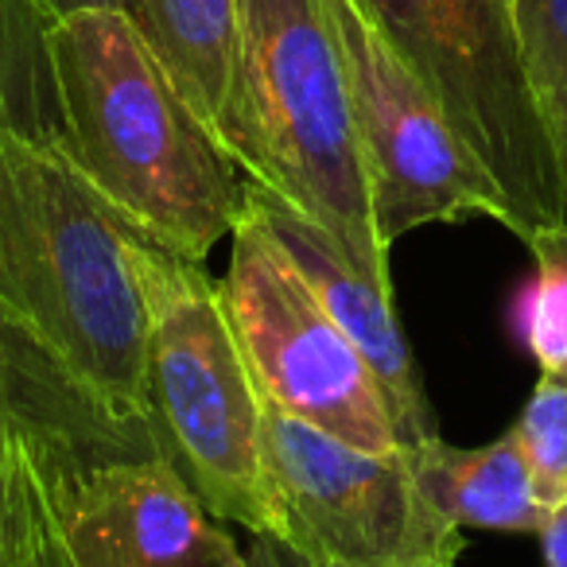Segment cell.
I'll return each mask as SVG.
<instances>
[{
  "instance_id": "6da1fadb",
  "label": "cell",
  "mask_w": 567,
  "mask_h": 567,
  "mask_svg": "<svg viewBox=\"0 0 567 567\" xmlns=\"http://www.w3.org/2000/svg\"><path fill=\"white\" fill-rule=\"evenodd\" d=\"M133 234L59 144L0 133V316L113 420L148 432Z\"/></svg>"
},
{
  "instance_id": "7a4b0ae2",
  "label": "cell",
  "mask_w": 567,
  "mask_h": 567,
  "mask_svg": "<svg viewBox=\"0 0 567 567\" xmlns=\"http://www.w3.org/2000/svg\"><path fill=\"white\" fill-rule=\"evenodd\" d=\"M63 136L82 175L164 249L203 265L249 210V175L175 90L121 9L51 28Z\"/></svg>"
},
{
  "instance_id": "3957f363",
  "label": "cell",
  "mask_w": 567,
  "mask_h": 567,
  "mask_svg": "<svg viewBox=\"0 0 567 567\" xmlns=\"http://www.w3.org/2000/svg\"><path fill=\"white\" fill-rule=\"evenodd\" d=\"M221 148L252 183L316 218L358 272L393 288L389 249L373 226L347 63L323 0H241Z\"/></svg>"
},
{
  "instance_id": "277c9868",
  "label": "cell",
  "mask_w": 567,
  "mask_h": 567,
  "mask_svg": "<svg viewBox=\"0 0 567 567\" xmlns=\"http://www.w3.org/2000/svg\"><path fill=\"white\" fill-rule=\"evenodd\" d=\"M133 268L148 303L144 393L152 447L218 520L268 533L265 393L221 284L141 229L133 234Z\"/></svg>"
},
{
  "instance_id": "5b68a950",
  "label": "cell",
  "mask_w": 567,
  "mask_h": 567,
  "mask_svg": "<svg viewBox=\"0 0 567 567\" xmlns=\"http://www.w3.org/2000/svg\"><path fill=\"white\" fill-rule=\"evenodd\" d=\"M447 125L486 167L528 241L567 221V195L520 66L509 0H362Z\"/></svg>"
},
{
  "instance_id": "8992f818",
  "label": "cell",
  "mask_w": 567,
  "mask_h": 567,
  "mask_svg": "<svg viewBox=\"0 0 567 567\" xmlns=\"http://www.w3.org/2000/svg\"><path fill=\"white\" fill-rule=\"evenodd\" d=\"M268 533L323 567H455L463 528L412 474L409 451H365L265 401Z\"/></svg>"
},
{
  "instance_id": "52a82bcc",
  "label": "cell",
  "mask_w": 567,
  "mask_h": 567,
  "mask_svg": "<svg viewBox=\"0 0 567 567\" xmlns=\"http://www.w3.org/2000/svg\"><path fill=\"white\" fill-rule=\"evenodd\" d=\"M218 284L268 404L365 451L401 447L365 358L249 210L229 234V268Z\"/></svg>"
},
{
  "instance_id": "ba28073f",
  "label": "cell",
  "mask_w": 567,
  "mask_h": 567,
  "mask_svg": "<svg viewBox=\"0 0 567 567\" xmlns=\"http://www.w3.org/2000/svg\"><path fill=\"white\" fill-rule=\"evenodd\" d=\"M347 63L350 110L370 183L381 245L432 221L494 218L509 229V206L471 156L427 86L362 0H323Z\"/></svg>"
},
{
  "instance_id": "9c48e42d",
  "label": "cell",
  "mask_w": 567,
  "mask_h": 567,
  "mask_svg": "<svg viewBox=\"0 0 567 567\" xmlns=\"http://www.w3.org/2000/svg\"><path fill=\"white\" fill-rule=\"evenodd\" d=\"M136 435L86 458L55 497L48 567H245V551Z\"/></svg>"
},
{
  "instance_id": "30bf717a",
  "label": "cell",
  "mask_w": 567,
  "mask_h": 567,
  "mask_svg": "<svg viewBox=\"0 0 567 567\" xmlns=\"http://www.w3.org/2000/svg\"><path fill=\"white\" fill-rule=\"evenodd\" d=\"M136 435L148 432L113 420L0 316V559L48 567L55 497L86 458Z\"/></svg>"
},
{
  "instance_id": "8fae6325",
  "label": "cell",
  "mask_w": 567,
  "mask_h": 567,
  "mask_svg": "<svg viewBox=\"0 0 567 567\" xmlns=\"http://www.w3.org/2000/svg\"><path fill=\"white\" fill-rule=\"evenodd\" d=\"M249 214L257 221H265L268 234L288 249V257L308 276V284L316 288L323 308L331 311V319L347 331V339L354 342L358 354L365 358L381 393H385L389 416H393L404 447L440 440L432 401H427L416 358H412L404 327L396 319L393 288L358 272L350 252L316 218H308L303 210H296L292 203H284L280 195H272V190L252 179Z\"/></svg>"
},
{
  "instance_id": "7c38bea8",
  "label": "cell",
  "mask_w": 567,
  "mask_h": 567,
  "mask_svg": "<svg viewBox=\"0 0 567 567\" xmlns=\"http://www.w3.org/2000/svg\"><path fill=\"white\" fill-rule=\"evenodd\" d=\"M187 105L221 141L234 102L241 0H121Z\"/></svg>"
},
{
  "instance_id": "4fadbf2b",
  "label": "cell",
  "mask_w": 567,
  "mask_h": 567,
  "mask_svg": "<svg viewBox=\"0 0 567 567\" xmlns=\"http://www.w3.org/2000/svg\"><path fill=\"white\" fill-rule=\"evenodd\" d=\"M404 451L420 489L451 525L540 533L548 520L551 509L536 497L533 474L513 427L486 447H451L443 440H427Z\"/></svg>"
},
{
  "instance_id": "5bb4252c",
  "label": "cell",
  "mask_w": 567,
  "mask_h": 567,
  "mask_svg": "<svg viewBox=\"0 0 567 567\" xmlns=\"http://www.w3.org/2000/svg\"><path fill=\"white\" fill-rule=\"evenodd\" d=\"M51 28L55 17L40 0H0V133L40 144L63 136Z\"/></svg>"
},
{
  "instance_id": "9a60e30c",
  "label": "cell",
  "mask_w": 567,
  "mask_h": 567,
  "mask_svg": "<svg viewBox=\"0 0 567 567\" xmlns=\"http://www.w3.org/2000/svg\"><path fill=\"white\" fill-rule=\"evenodd\" d=\"M520 66L567 195V0H509Z\"/></svg>"
},
{
  "instance_id": "2e32d148",
  "label": "cell",
  "mask_w": 567,
  "mask_h": 567,
  "mask_svg": "<svg viewBox=\"0 0 567 567\" xmlns=\"http://www.w3.org/2000/svg\"><path fill=\"white\" fill-rule=\"evenodd\" d=\"M533 280L517 300V334L544 378L567 385V221L528 237Z\"/></svg>"
},
{
  "instance_id": "e0dca14e",
  "label": "cell",
  "mask_w": 567,
  "mask_h": 567,
  "mask_svg": "<svg viewBox=\"0 0 567 567\" xmlns=\"http://www.w3.org/2000/svg\"><path fill=\"white\" fill-rule=\"evenodd\" d=\"M513 435L525 451L536 497L556 509L559 502H567V385L540 373L513 424Z\"/></svg>"
},
{
  "instance_id": "ac0fdd59",
  "label": "cell",
  "mask_w": 567,
  "mask_h": 567,
  "mask_svg": "<svg viewBox=\"0 0 567 567\" xmlns=\"http://www.w3.org/2000/svg\"><path fill=\"white\" fill-rule=\"evenodd\" d=\"M245 567H323V564L300 556V551L288 548L284 540H276L272 533H252V544L245 551Z\"/></svg>"
},
{
  "instance_id": "d6986e66",
  "label": "cell",
  "mask_w": 567,
  "mask_h": 567,
  "mask_svg": "<svg viewBox=\"0 0 567 567\" xmlns=\"http://www.w3.org/2000/svg\"><path fill=\"white\" fill-rule=\"evenodd\" d=\"M540 551H544V567H567V502H559L548 513L540 533Z\"/></svg>"
},
{
  "instance_id": "ffe728a7",
  "label": "cell",
  "mask_w": 567,
  "mask_h": 567,
  "mask_svg": "<svg viewBox=\"0 0 567 567\" xmlns=\"http://www.w3.org/2000/svg\"><path fill=\"white\" fill-rule=\"evenodd\" d=\"M51 17H66V12H82V9H117L121 0H40Z\"/></svg>"
},
{
  "instance_id": "44dd1931",
  "label": "cell",
  "mask_w": 567,
  "mask_h": 567,
  "mask_svg": "<svg viewBox=\"0 0 567 567\" xmlns=\"http://www.w3.org/2000/svg\"><path fill=\"white\" fill-rule=\"evenodd\" d=\"M0 567H12V564H4V559H0Z\"/></svg>"
}]
</instances>
